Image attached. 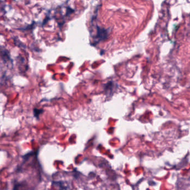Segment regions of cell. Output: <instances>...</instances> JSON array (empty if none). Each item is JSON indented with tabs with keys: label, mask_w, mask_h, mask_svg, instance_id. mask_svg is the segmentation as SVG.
Returning a JSON list of instances; mask_svg holds the SVG:
<instances>
[{
	"label": "cell",
	"mask_w": 190,
	"mask_h": 190,
	"mask_svg": "<svg viewBox=\"0 0 190 190\" xmlns=\"http://www.w3.org/2000/svg\"><path fill=\"white\" fill-rule=\"evenodd\" d=\"M109 34L108 29L101 28L99 26L97 27V34L94 38V43L91 44L93 46H95L101 41L106 40Z\"/></svg>",
	"instance_id": "obj_1"
},
{
	"label": "cell",
	"mask_w": 190,
	"mask_h": 190,
	"mask_svg": "<svg viewBox=\"0 0 190 190\" xmlns=\"http://www.w3.org/2000/svg\"><path fill=\"white\" fill-rule=\"evenodd\" d=\"M42 112H43V110L42 109H34V113L35 117H36L38 119L39 118V115Z\"/></svg>",
	"instance_id": "obj_2"
}]
</instances>
